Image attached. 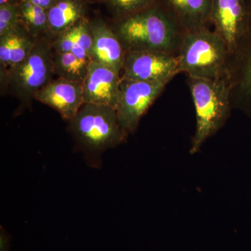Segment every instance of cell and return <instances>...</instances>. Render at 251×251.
I'll return each instance as SVG.
<instances>
[{
  "instance_id": "obj_1",
  "label": "cell",
  "mask_w": 251,
  "mask_h": 251,
  "mask_svg": "<svg viewBox=\"0 0 251 251\" xmlns=\"http://www.w3.org/2000/svg\"><path fill=\"white\" fill-rule=\"evenodd\" d=\"M69 123L77 146L91 166L98 168L102 153L125 141L128 133L117 118L116 109L84 103Z\"/></svg>"
},
{
  "instance_id": "obj_2",
  "label": "cell",
  "mask_w": 251,
  "mask_h": 251,
  "mask_svg": "<svg viewBox=\"0 0 251 251\" xmlns=\"http://www.w3.org/2000/svg\"><path fill=\"white\" fill-rule=\"evenodd\" d=\"M177 23L159 5L120 20L116 33L128 50L169 52L177 34Z\"/></svg>"
},
{
  "instance_id": "obj_3",
  "label": "cell",
  "mask_w": 251,
  "mask_h": 251,
  "mask_svg": "<svg viewBox=\"0 0 251 251\" xmlns=\"http://www.w3.org/2000/svg\"><path fill=\"white\" fill-rule=\"evenodd\" d=\"M54 50L49 36L38 38L35 46L22 62L8 69L1 77V93L9 92L25 108L30 106L36 94L54 75Z\"/></svg>"
},
{
  "instance_id": "obj_4",
  "label": "cell",
  "mask_w": 251,
  "mask_h": 251,
  "mask_svg": "<svg viewBox=\"0 0 251 251\" xmlns=\"http://www.w3.org/2000/svg\"><path fill=\"white\" fill-rule=\"evenodd\" d=\"M196 113V130L190 153L195 154L224 126L229 112V85L222 78L188 77Z\"/></svg>"
},
{
  "instance_id": "obj_5",
  "label": "cell",
  "mask_w": 251,
  "mask_h": 251,
  "mask_svg": "<svg viewBox=\"0 0 251 251\" xmlns=\"http://www.w3.org/2000/svg\"><path fill=\"white\" fill-rule=\"evenodd\" d=\"M227 50L226 42L216 31L204 28L188 31L177 56L179 73H186L188 77L221 78Z\"/></svg>"
},
{
  "instance_id": "obj_6",
  "label": "cell",
  "mask_w": 251,
  "mask_h": 251,
  "mask_svg": "<svg viewBox=\"0 0 251 251\" xmlns=\"http://www.w3.org/2000/svg\"><path fill=\"white\" fill-rule=\"evenodd\" d=\"M168 82H142L122 77L116 111L119 122L127 133L136 130L142 117Z\"/></svg>"
},
{
  "instance_id": "obj_7",
  "label": "cell",
  "mask_w": 251,
  "mask_h": 251,
  "mask_svg": "<svg viewBox=\"0 0 251 251\" xmlns=\"http://www.w3.org/2000/svg\"><path fill=\"white\" fill-rule=\"evenodd\" d=\"M122 77L142 82H170L179 73L177 57L169 52L127 50Z\"/></svg>"
},
{
  "instance_id": "obj_8",
  "label": "cell",
  "mask_w": 251,
  "mask_h": 251,
  "mask_svg": "<svg viewBox=\"0 0 251 251\" xmlns=\"http://www.w3.org/2000/svg\"><path fill=\"white\" fill-rule=\"evenodd\" d=\"M249 0H213L210 21L229 52H234L247 36L250 25Z\"/></svg>"
},
{
  "instance_id": "obj_9",
  "label": "cell",
  "mask_w": 251,
  "mask_h": 251,
  "mask_svg": "<svg viewBox=\"0 0 251 251\" xmlns=\"http://www.w3.org/2000/svg\"><path fill=\"white\" fill-rule=\"evenodd\" d=\"M120 73L103 64L91 62L83 87L84 103L116 109L121 83Z\"/></svg>"
},
{
  "instance_id": "obj_10",
  "label": "cell",
  "mask_w": 251,
  "mask_h": 251,
  "mask_svg": "<svg viewBox=\"0 0 251 251\" xmlns=\"http://www.w3.org/2000/svg\"><path fill=\"white\" fill-rule=\"evenodd\" d=\"M34 100L45 104L70 122L84 104L82 84L65 79H53L36 94Z\"/></svg>"
},
{
  "instance_id": "obj_11",
  "label": "cell",
  "mask_w": 251,
  "mask_h": 251,
  "mask_svg": "<svg viewBox=\"0 0 251 251\" xmlns=\"http://www.w3.org/2000/svg\"><path fill=\"white\" fill-rule=\"evenodd\" d=\"M91 27L93 35L91 61L121 73L126 52L116 31L100 21L91 23Z\"/></svg>"
},
{
  "instance_id": "obj_12",
  "label": "cell",
  "mask_w": 251,
  "mask_h": 251,
  "mask_svg": "<svg viewBox=\"0 0 251 251\" xmlns=\"http://www.w3.org/2000/svg\"><path fill=\"white\" fill-rule=\"evenodd\" d=\"M213 0H157L156 4L166 11L178 25L188 31L204 28L210 21Z\"/></svg>"
},
{
  "instance_id": "obj_13",
  "label": "cell",
  "mask_w": 251,
  "mask_h": 251,
  "mask_svg": "<svg viewBox=\"0 0 251 251\" xmlns=\"http://www.w3.org/2000/svg\"><path fill=\"white\" fill-rule=\"evenodd\" d=\"M37 39L22 23L0 36V75L3 76L9 68L25 59Z\"/></svg>"
},
{
  "instance_id": "obj_14",
  "label": "cell",
  "mask_w": 251,
  "mask_h": 251,
  "mask_svg": "<svg viewBox=\"0 0 251 251\" xmlns=\"http://www.w3.org/2000/svg\"><path fill=\"white\" fill-rule=\"evenodd\" d=\"M47 12L49 36L52 39L83 18V0H57Z\"/></svg>"
},
{
  "instance_id": "obj_15",
  "label": "cell",
  "mask_w": 251,
  "mask_h": 251,
  "mask_svg": "<svg viewBox=\"0 0 251 251\" xmlns=\"http://www.w3.org/2000/svg\"><path fill=\"white\" fill-rule=\"evenodd\" d=\"M54 75L60 78L83 83L90 61L78 58L72 52L53 53Z\"/></svg>"
},
{
  "instance_id": "obj_16",
  "label": "cell",
  "mask_w": 251,
  "mask_h": 251,
  "mask_svg": "<svg viewBox=\"0 0 251 251\" xmlns=\"http://www.w3.org/2000/svg\"><path fill=\"white\" fill-rule=\"evenodd\" d=\"M19 8L21 23L33 36H49L47 10L25 0H21Z\"/></svg>"
},
{
  "instance_id": "obj_17",
  "label": "cell",
  "mask_w": 251,
  "mask_h": 251,
  "mask_svg": "<svg viewBox=\"0 0 251 251\" xmlns=\"http://www.w3.org/2000/svg\"><path fill=\"white\" fill-rule=\"evenodd\" d=\"M93 44L91 23L82 18L75 24V44L72 52L78 58L91 61V52Z\"/></svg>"
},
{
  "instance_id": "obj_18",
  "label": "cell",
  "mask_w": 251,
  "mask_h": 251,
  "mask_svg": "<svg viewBox=\"0 0 251 251\" xmlns=\"http://www.w3.org/2000/svg\"><path fill=\"white\" fill-rule=\"evenodd\" d=\"M157 0H105L112 14L120 20L151 7Z\"/></svg>"
},
{
  "instance_id": "obj_19",
  "label": "cell",
  "mask_w": 251,
  "mask_h": 251,
  "mask_svg": "<svg viewBox=\"0 0 251 251\" xmlns=\"http://www.w3.org/2000/svg\"><path fill=\"white\" fill-rule=\"evenodd\" d=\"M19 4L0 6V36L21 24Z\"/></svg>"
},
{
  "instance_id": "obj_20",
  "label": "cell",
  "mask_w": 251,
  "mask_h": 251,
  "mask_svg": "<svg viewBox=\"0 0 251 251\" xmlns=\"http://www.w3.org/2000/svg\"><path fill=\"white\" fill-rule=\"evenodd\" d=\"M75 25L52 39V49L54 52H72L75 44Z\"/></svg>"
},
{
  "instance_id": "obj_21",
  "label": "cell",
  "mask_w": 251,
  "mask_h": 251,
  "mask_svg": "<svg viewBox=\"0 0 251 251\" xmlns=\"http://www.w3.org/2000/svg\"><path fill=\"white\" fill-rule=\"evenodd\" d=\"M250 21H251V12ZM239 85H240L242 93L246 97L251 98V51L248 54L245 62L243 65L242 76H241Z\"/></svg>"
},
{
  "instance_id": "obj_22",
  "label": "cell",
  "mask_w": 251,
  "mask_h": 251,
  "mask_svg": "<svg viewBox=\"0 0 251 251\" xmlns=\"http://www.w3.org/2000/svg\"><path fill=\"white\" fill-rule=\"evenodd\" d=\"M0 251H11L9 234L2 227L0 229Z\"/></svg>"
},
{
  "instance_id": "obj_23",
  "label": "cell",
  "mask_w": 251,
  "mask_h": 251,
  "mask_svg": "<svg viewBox=\"0 0 251 251\" xmlns=\"http://www.w3.org/2000/svg\"><path fill=\"white\" fill-rule=\"evenodd\" d=\"M31 4L36 5V6H40L46 10L49 9L51 6H53L54 3L57 0H25Z\"/></svg>"
},
{
  "instance_id": "obj_24",
  "label": "cell",
  "mask_w": 251,
  "mask_h": 251,
  "mask_svg": "<svg viewBox=\"0 0 251 251\" xmlns=\"http://www.w3.org/2000/svg\"><path fill=\"white\" fill-rule=\"evenodd\" d=\"M21 1V0H0V6L9 4L18 5Z\"/></svg>"
},
{
  "instance_id": "obj_25",
  "label": "cell",
  "mask_w": 251,
  "mask_h": 251,
  "mask_svg": "<svg viewBox=\"0 0 251 251\" xmlns=\"http://www.w3.org/2000/svg\"><path fill=\"white\" fill-rule=\"evenodd\" d=\"M86 1H105V0H86Z\"/></svg>"
},
{
  "instance_id": "obj_26",
  "label": "cell",
  "mask_w": 251,
  "mask_h": 251,
  "mask_svg": "<svg viewBox=\"0 0 251 251\" xmlns=\"http://www.w3.org/2000/svg\"><path fill=\"white\" fill-rule=\"evenodd\" d=\"M251 1V0H249V1Z\"/></svg>"
}]
</instances>
